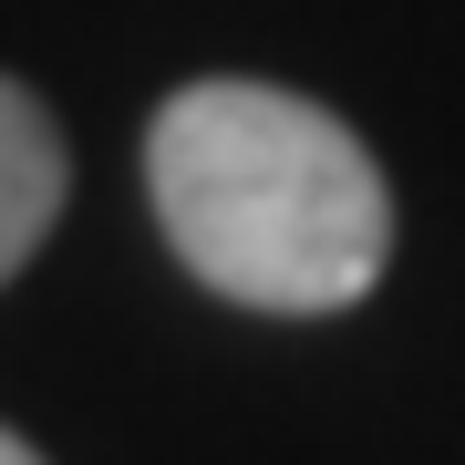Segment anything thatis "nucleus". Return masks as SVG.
Instances as JSON below:
<instances>
[{"label":"nucleus","instance_id":"obj_1","mask_svg":"<svg viewBox=\"0 0 465 465\" xmlns=\"http://www.w3.org/2000/svg\"><path fill=\"white\" fill-rule=\"evenodd\" d=\"M145 186L176 259L249 311H341L393 249L362 134L280 84H186L145 134Z\"/></svg>","mask_w":465,"mask_h":465},{"label":"nucleus","instance_id":"obj_2","mask_svg":"<svg viewBox=\"0 0 465 465\" xmlns=\"http://www.w3.org/2000/svg\"><path fill=\"white\" fill-rule=\"evenodd\" d=\"M52 217H63V134L21 84H0V280L42 249Z\"/></svg>","mask_w":465,"mask_h":465},{"label":"nucleus","instance_id":"obj_3","mask_svg":"<svg viewBox=\"0 0 465 465\" xmlns=\"http://www.w3.org/2000/svg\"><path fill=\"white\" fill-rule=\"evenodd\" d=\"M0 465H42V455H32V445H21V434H0Z\"/></svg>","mask_w":465,"mask_h":465}]
</instances>
